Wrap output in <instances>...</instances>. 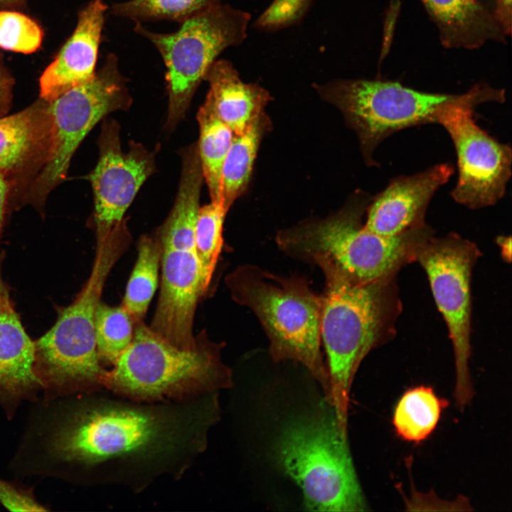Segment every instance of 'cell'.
<instances>
[{
    "label": "cell",
    "mask_w": 512,
    "mask_h": 512,
    "mask_svg": "<svg viewBox=\"0 0 512 512\" xmlns=\"http://www.w3.org/2000/svg\"><path fill=\"white\" fill-rule=\"evenodd\" d=\"M498 244L501 246L502 255L508 262L511 261V237L501 236L497 240Z\"/></svg>",
    "instance_id": "836d02e7"
},
{
    "label": "cell",
    "mask_w": 512,
    "mask_h": 512,
    "mask_svg": "<svg viewBox=\"0 0 512 512\" xmlns=\"http://www.w3.org/2000/svg\"><path fill=\"white\" fill-rule=\"evenodd\" d=\"M6 289H8L7 287L2 281L1 277V273H0V295Z\"/></svg>",
    "instance_id": "d590c367"
},
{
    "label": "cell",
    "mask_w": 512,
    "mask_h": 512,
    "mask_svg": "<svg viewBox=\"0 0 512 512\" xmlns=\"http://www.w3.org/2000/svg\"><path fill=\"white\" fill-rule=\"evenodd\" d=\"M233 299L250 309L270 341L274 362L303 365L329 404L328 369L320 350L321 297L302 277H282L257 266H239L225 278Z\"/></svg>",
    "instance_id": "5b68a950"
},
{
    "label": "cell",
    "mask_w": 512,
    "mask_h": 512,
    "mask_svg": "<svg viewBox=\"0 0 512 512\" xmlns=\"http://www.w3.org/2000/svg\"><path fill=\"white\" fill-rule=\"evenodd\" d=\"M448 404L431 387L420 385L409 388L394 410L393 424L396 433L405 441L420 443L434 430Z\"/></svg>",
    "instance_id": "7402d4cb"
},
{
    "label": "cell",
    "mask_w": 512,
    "mask_h": 512,
    "mask_svg": "<svg viewBox=\"0 0 512 512\" xmlns=\"http://www.w3.org/2000/svg\"><path fill=\"white\" fill-rule=\"evenodd\" d=\"M134 322L122 304L110 306L99 302L95 326L97 352L102 364L113 366L129 347L134 336Z\"/></svg>",
    "instance_id": "d4e9b609"
},
{
    "label": "cell",
    "mask_w": 512,
    "mask_h": 512,
    "mask_svg": "<svg viewBox=\"0 0 512 512\" xmlns=\"http://www.w3.org/2000/svg\"><path fill=\"white\" fill-rule=\"evenodd\" d=\"M98 145L99 159L90 176L95 198L97 241L127 223L124 218L127 210L154 172L155 155L133 142L129 143V151L124 153L119 125L113 119L104 122Z\"/></svg>",
    "instance_id": "5bb4252c"
},
{
    "label": "cell",
    "mask_w": 512,
    "mask_h": 512,
    "mask_svg": "<svg viewBox=\"0 0 512 512\" xmlns=\"http://www.w3.org/2000/svg\"><path fill=\"white\" fill-rule=\"evenodd\" d=\"M221 0H130L112 6L113 14L135 21L173 20L183 23L220 4Z\"/></svg>",
    "instance_id": "484cf974"
},
{
    "label": "cell",
    "mask_w": 512,
    "mask_h": 512,
    "mask_svg": "<svg viewBox=\"0 0 512 512\" xmlns=\"http://www.w3.org/2000/svg\"><path fill=\"white\" fill-rule=\"evenodd\" d=\"M51 119L48 103L36 104L12 115L0 117V172L15 174L39 159L50 145Z\"/></svg>",
    "instance_id": "ffe728a7"
},
{
    "label": "cell",
    "mask_w": 512,
    "mask_h": 512,
    "mask_svg": "<svg viewBox=\"0 0 512 512\" xmlns=\"http://www.w3.org/2000/svg\"><path fill=\"white\" fill-rule=\"evenodd\" d=\"M127 231L97 241L91 274L74 301L58 307L54 325L34 341V370L43 400L91 393L103 386L107 370L96 348L95 311L106 279L131 242Z\"/></svg>",
    "instance_id": "7a4b0ae2"
},
{
    "label": "cell",
    "mask_w": 512,
    "mask_h": 512,
    "mask_svg": "<svg viewBox=\"0 0 512 512\" xmlns=\"http://www.w3.org/2000/svg\"><path fill=\"white\" fill-rule=\"evenodd\" d=\"M271 122L262 113L242 134L235 135L223 164L220 203L228 211L249 183L260 143Z\"/></svg>",
    "instance_id": "44dd1931"
},
{
    "label": "cell",
    "mask_w": 512,
    "mask_h": 512,
    "mask_svg": "<svg viewBox=\"0 0 512 512\" xmlns=\"http://www.w3.org/2000/svg\"><path fill=\"white\" fill-rule=\"evenodd\" d=\"M319 96L338 108L356 133L367 165L387 137L407 128L433 123L436 111L459 94L427 92L388 80H335L313 85Z\"/></svg>",
    "instance_id": "30bf717a"
},
{
    "label": "cell",
    "mask_w": 512,
    "mask_h": 512,
    "mask_svg": "<svg viewBox=\"0 0 512 512\" xmlns=\"http://www.w3.org/2000/svg\"><path fill=\"white\" fill-rule=\"evenodd\" d=\"M161 245V281L150 329L182 348L196 346L193 332L199 298L207 289L195 244V229L162 225L156 234Z\"/></svg>",
    "instance_id": "4fadbf2b"
},
{
    "label": "cell",
    "mask_w": 512,
    "mask_h": 512,
    "mask_svg": "<svg viewBox=\"0 0 512 512\" xmlns=\"http://www.w3.org/2000/svg\"><path fill=\"white\" fill-rule=\"evenodd\" d=\"M197 119L200 128L197 146L203 178L208 185L211 202L220 203L222 169L234 133L220 119L206 99L199 108Z\"/></svg>",
    "instance_id": "603a6c76"
},
{
    "label": "cell",
    "mask_w": 512,
    "mask_h": 512,
    "mask_svg": "<svg viewBox=\"0 0 512 512\" xmlns=\"http://www.w3.org/2000/svg\"><path fill=\"white\" fill-rule=\"evenodd\" d=\"M273 458L301 489L306 510H369L351 455L348 433L341 429L333 408L289 420L274 442Z\"/></svg>",
    "instance_id": "8992f818"
},
{
    "label": "cell",
    "mask_w": 512,
    "mask_h": 512,
    "mask_svg": "<svg viewBox=\"0 0 512 512\" xmlns=\"http://www.w3.org/2000/svg\"><path fill=\"white\" fill-rule=\"evenodd\" d=\"M42 38L39 26L27 16L15 11H0L1 48L30 53L39 48Z\"/></svg>",
    "instance_id": "83f0119b"
},
{
    "label": "cell",
    "mask_w": 512,
    "mask_h": 512,
    "mask_svg": "<svg viewBox=\"0 0 512 512\" xmlns=\"http://www.w3.org/2000/svg\"><path fill=\"white\" fill-rule=\"evenodd\" d=\"M228 210L211 202L200 208L195 230V244L203 283L208 290L223 245V226Z\"/></svg>",
    "instance_id": "4316f807"
},
{
    "label": "cell",
    "mask_w": 512,
    "mask_h": 512,
    "mask_svg": "<svg viewBox=\"0 0 512 512\" xmlns=\"http://www.w3.org/2000/svg\"><path fill=\"white\" fill-rule=\"evenodd\" d=\"M5 176L0 172V235L4 221L6 198L7 193V186Z\"/></svg>",
    "instance_id": "d6a6232c"
},
{
    "label": "cell",
    "mask_w": 512,
    "mask_h": 512,
    "mask_svg": "<svg viewBox=\"0 0 512 512\" xmlns=\"http://www.w3.org/2000/svg\"><path fill=\"white\" fill-rule=\"evenodd\" d=\"M372 198L357 190L333 215L279 231L277 246L289 256L304 262L326 260L357 282L390 278L405 262L414 259L416 244L428 231L423 226L386 237L369 230L362 223V217Z\"/></svg>",
    "instance_id": "277c9868"
},
{
    "label": "cell",
    "mask_w": 512,
    "mask_h": 512,
    "mask_svg": "<svg viewBox=\"0 0 512 512\" xmlns=\"http://www.w3.org/2000/svg\"><path fill=\"white\" fill-rule=\"evenodd\" d=\"M137 250L122 303L135 321L142 320L158 285L161 245L157 236L143 235Z\"/></svg>",
    "instance_id": "cb8c5ba5"
},
{
    "label": "cell",
    "mask_w": 512,
    "mask_h": 512,
    "mask_svg": "<svg viewBox=\"0 0 512 512\" xmlns=\"http://www.w3.org/2000/svg\"><path fill=\"white\" fill-rule=\"evenodd\" d=\"M10 80L0 66V117L7 110L9 100Z\"/></svg>",
    "instance_id": "1f68e13d"
},
{
    "label": "cell",
    "mask_w": 512,
    "mask_h": 512,
    "mask_svg": "<svg viewBox=\"0 0 512 512\" xmlns=\"http://www.w3.org/2000/svg\"><path fill=\"white\" fill-rule=\"evenodd\" d=\"M453 173V166L444 163L412 175L393 178L372 198L364 226L386 237L425 226L424 216L430 200Z\"/></svg>",
    "instance_id": "9a60e30c"
},
{
    "label": "cell",
    "mask_w": 512,
    "mask_h": 512,
    "mask_svg": "<svg viewBox=\"0 0 512 512\" xmlns=\"http://www.w3.org/2000/svg\"><path fill=\"white\" fill-rule=\"evenodd\" d=\"M479 257L474 244L456 234L423 237L416 244L414 260L425 270L437 306L452 340L456 368L454 397L460 409L474 395L469 360L471 353L470 277Z\"/></svg>",
    "instance_id": "8fae6325"
},
{
    "label": "cell",
    "mask_w": 512,
    "mask_h": 512,
    "mask_svg": "<svg viewBox=\"0 0 512 512\" xmlns=\"http://www.w3.org/2000/svg\"><path fill=\"white\" fill-rule=\"evenodd\" d=\"M204 80L210 86L206 99L235 135L245 132L265 112V106L272 100L269 92L261 86L242 82L228 60H215Z\"/></svg>",
    "instance_id": "d6986e66"
},
{
    "label": "cell",
    "mask_w": 512,
    "mask_h": 512,
    "mask_svg": "<svg viewBox=\"0 0 512 512\" xmlns=\"http://www.w3.org/2000/svg\"><path fill=\"white\" fill-rule=\"evenodd\" d=\"M38 402L11 464L21 475L68 480L79 468L146 449L165 432L164 421L148 412L70 396Z\"/></svg>",
    "instance_id": "6da1fadb"
},
{
    "label": "cell",
    "mask_w": 512,
    "mask_h": 512,
    "mask_svg": "<svg viewBox=\"0 0 512 512\" xmlns=\"http://www.w3.org/2000/svg\"><path fill=\"white\" fill-rule=\"evenodd\" d=\"M312 0H274L254 23L261 31L273 32L301 22Z\"/></svg>",
    "instance_id": "f1b7e54d"
},
{
    "label": "cell",
    "mask_w": 512,
    "mask_h": 512,
    "mask_svg": "<svg viewBox=\"0 0 512 512\" xmlns=\"http://www.w3.org/2000/svg\"><path fill=\"white\" fill-rule=\"evenodd\" d=\"M20 0H0V5H9L16 4Z\"/></svg>",
    "instance_id": "e575fe53"
},
{
    "label": "cell",
    "mask_w": 512,
    "mask_h": 512,
    "mask_svg": "<svg viewBox=\"0 0 512 512\" xmlns=\"http://www.w3.org/2000/svg\"><path fill=\"white\" fill-rule=\"evenodd\" d=\"M0 504L14 511H47L35 497L33 489L0 478Z\"/></svg>",
    "instance_id": "f546056e"
},
{
    "label": "cell",
    "mask_w": 512,
    "mask_h": 512,
    "mask_svg": "<svg viewBox=\"0 0 512 512\" xmlns=\"http://www.w3.org/2000/svg\"><path fill=\"white\" fill-rule=\"evenodd\" d=\"M127 80L114 53L89 82L65 92L48 103L50 139L35 193L44 197L66 176L71 158L92 127L108 114L129 108Z\"/></svg>",
    "instance_id": "7c38bea8"
},
{
    "label": "cell",
    "mask_w": 512,
    "mask_h": 512,
    "mask_svg": "<svg viewBox=\"0 0 512 512\" xmlns=\"http://www.w3.org/2000/svg\"><path fill=\"white\" fill-rule=\"evenodd\" d=\"M196 338L194 347L179 348L136 320L132 341L107 370L103 386L143 400L181 398L231 386L232 371L220 357L223 343L210 341L205 331Z\"/></svg>",
    "instance_id": "52a82bcc"
},
{
    "label": "cell",
    "mask_w": 512,
    "mask_h": 512,
    "mask_svg": "<svg viewBox=\"0 0 512 512\" xmlns=\"http://www.w3.org/2000/svg\"><path fill=\"white\" fill-rule=\"evenodd\" d=\"M250 18L246 11L220 4L186 20L172 33L152 32L135 21L134 30L155 46L166 67V127L171 129L182 119L217 57L245 40Z\"/></svg>",
    "instance_id": "ba28073f"
},
{
    "label": "cell",
    "mask_w": 512,
    "mask_h": 512,
    "mask_svg": "<svg viewBox=\"0 0 512 512\" xmlns=\"http://www.w3.org/2000/svg\"><path fill=\"white\" fill-rule=\"evenodd\" d=\"M448 49L475 50L508 36L493 11L481 0H420Z\"/></svg>",
    "instance_id": "ac0fdd59"
},
{
    "label": "cell",
    "mask_w": 512,
    "mask_h": 512,
    "mask_svg": "<svg viewBox=\"0 0 512 512\" xmlns=\"http://www.w3.org/2000/svg\"><path fill=\"white\" fill-rule=\"evenodd\" d=\"M505 100L504 90L479 83L443 105L433 117V123L448 132L457 153L458 179L451 196L471 209L496 204L505 194L511 176L510 145L493 138L474 119L479 105Z\"/></svg>",
    "instance_id": "9c48e42d"
},
{
    "label": "cell",
    "mask_w": 512,
    "mask_h": 512,
    "mask_svg": "<svg viewBox=\"0 0 512 512\" xmlns=\"http://www.w3.org/2000/svg\"><path fill=\"white\" fill-rule=\"evenodd\" d=\"M494 14L508 37L512 28V0H494Z\"/></svg>",
    "instance_id": "4dcf8cb0"
},
{
    "label": "cell",
    "mask_w": 512,
    "mask_h": 512,
    "mask_svg": "<svg viewBox=\"0 0 512 512\" xmlns=\"http://www.w3.org/2000/svg\"><path fill=\"white\" fill-rule=\"evenodd\" d=\"M35 344L10 299L0 295V407L12 420L23 402L40 400L42 385L34 370Z\"/></svg>",
    "instance_id": "2e32d148"
},
{
    "label": "cell",
    "mask_w": 512,
    "mask_h": 512,
    "mask_svg": "<svg viewBox=\"0 0 512 512\" xmlns=\"http://www.w3.org/2000/svg\"><path fill=\"white\" fill-rule=\"evenodd\" d=\"M107 9L102 0H92L80 12L73 35L40 78V94L45 102L49 103L95 77Z\"/></svg>",
    "instance_id": "e0dca14e"
},
{
    "label": "cell",
    "mask_w": 512,
    "mask_h": 512,
    "mask_svg": "<svg viewBox=\"0 0 512 512\" xmlns=\"http://www.w3.org/2000/svg\"><path fill=\"white\" fill-rule=\"evenodd\" d=\"M325 277L321 295V338L328 360L330 396L341 429L348 433L350 392L366 356L382 341L392 301L388 279L355 282L326 260L314 262Z\"/></svg>",
    "instance_id": "3957f363"
}]
</instances>
